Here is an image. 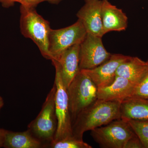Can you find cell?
Segmentation results:
<instances>
[{
    "label": "cell",
    "instance_id": "2",
    "mask_svg": "<svg viewBox=\"0 0 148 148\" xmlns=\"http://www.w3.org/2000/svg\"><path fill=\"white\" fill-rule=\"evenodd\" d=\"M19 29L25 38L34 42L44 58L51 61L49 50V35L51 28L49 21L37 12L36 8L20 5Z\"/></svg>",
    "mask_w": 148,
    "mask_h": 148
},
{
    "label": "cell",
    "instance_id": "6",
    "mask_svg": "<svg viewBox=\"0 0 148 148\" xmlns=\"http://www.w3.org/2000/svg\"><path fill=\"white\" fill-rule=\"evenodd\" d=\"M53 65L55 69L54 84L56 87L55 107L57 127L52 141H58L73 136L72 121L67 87L61 78L58 66L55 64Z\"/></svg>",
    "mask_w": 148,
    "mask_h": 148
},
{
    "label": "cell",
    "instance_id": "7",
    "mask_svg": "<svg viewBox=\"0 0 148 148\" xmlns=\"http://www.w3.org/2000/svg\"><path fill=\"white\" fill-rule=\"evenodd\" d=\"M87 34L82 22L77 21L71 26L58 29L51 30L49 50L52 59H55L68 48L81 44Z\"/></svg>",
    "mask_w": 148,
    "mask_h": 148
},
{
    "label": "cell",
    "instance_id": "11",
    "mask_svg": "<svg viewBox=\"0 0 148 148\" xmlns=\"http://www.w3.org/2000/svg\"><path fill=\"white\" fill-rule=\"evenodd\" d=\"M80 44L75 45L62 52L56 59L51 60L52 64L58 66L67 88L80 71Z\"/></svg>",
    "mask_w": 148,
    "mask_h": 148
},
{
    "label": "cell",
    "instance_id": "24",
    "mask_svg": "<svg viewBox=\"0 0 148 148\" xmlns=\"http://www.w3.org/2000/svg\"></svg>",
    "mask_w": 148,
    "mask_h": 148
},
{
    "label": "cell",
    "instance_id": "12",
    "mask_svg": "<svg viewBox=\"0 0 148 148\" xmlns=\"http://www.w3.org/2000/svg\"><path fill=\"white\" fill-rule=\"evenodd\" d=\"M137 85L129 80L119 76L111 84L98 88L97 100L122 102L133 95Z\"/></svg>",
    "mask_w": 148,
    "mask_h": 148
},
{
    "label": "cell",
    "instance_id": "4",
    "mask_svg": "<svg viewBox=\"0 0 148 148\" xmlns=\"http://www.w3.org/2000/svg\"><path fill=\"white\" fill-rule=\"evenodd\" d=\"M56 92V87L54 83L43 104L40 112L28 125V130L35 137L44 143L47 147L53 140L57 129Z\"/></svg>",
    "mask_w": 148,
    "mask_h": 148
},
{
    "label": "cell",
    "instance_id": "5",
    "mask_svg": "<svg viewBox=\"0 0 148 148\" xmlns=\"http://www.w3.org/2000/svg\"><path fill=\"white\" fill-rule=\"evenodd\" d=\"M90 135L101 148H124L135 133L128 122L120 119L92 130Z\"/></svg>",
    "mask_w": 148,
    "mask_h": 148
},
{
    "label": "cell",
    "instance_id": "15",
    "mask_svg": "<svg viewBox=\"0 0 148 148\" xmlns=\"http://www.w3.org/2000/svg\"><path fill=\"white\" fill-rule=\"evenodd\" d=\"M147 68V61L136 56H128L119 66L116 76L126 79L137 85L143 78Z\"/></svg>",
    "mask_w": 148,
    "mask_h": 148
},
{
    "label": "cell",
    "instance_id": "18",
    "mask_svg": "<svg viewBox=\"0 0 148 148\" xmlns=\"http://www.w3.org/2000/svg\"><path fill=\"white\" fill-rule=\"evenodd\" d=\"M51 148H92L83 140H78L73 136L58 141H51L48 146Z\"/></svg>",
    "mask_w": 148,
    "mask_h": 148
},
{
    "label": "cell",
    "instance_id": "10",
    "mask_svg": "<svg viewBox=\"0 0 148 148\" xmlns=\"http://www.w3.org/2000/svg\"><path fill=\"white\" fill-rule=\"evenodd\" d=\"M77 13L88 33L103 37L102 8L103 0H85Z\"/></svg>",
    "mask_w": 148,
    "mask_h": 148
},
{
    "label": "cell",
    "instance_id": "16",
    "mask_svg": "<svg viewBox=\"0 0 148 148\" xmlns=\"http://www.w3.org/2000/svg\"><path fill=\"white\" fill-rule=\"evenodd\" d=\"M3 147L5 148H47L46 145L35 137L27 129L23 132L7 130Z\"/></svg>",
    "mask_w": 148,
    "mask_h": 148
},
{
    "label": "cell",
    "instance_id": "3",
    "mask_svg": "<svg viewBox=\"0 0 148 148\" xmlns=\"http://www.w3.org/2000/svg\"><path fill=\"white\" fill-rule=\"evenodd\" d=\"M69 108L72 121L84 109L95 103L98 88L82 70H80L67 88Z\"/></svg>",
    "mask_w": 148,
    "mask_h": 148
},
{
    "label": "cell",
    "instance_id": "22",
    "mask_svg": "<svg viewBox=\"0 0 148 148\" xmlns=\"http://www.w3.org/2000/svg\"><path fill=\"white\" fill-rule=\"evenodd\" d=\"M7 130L2 128H0V148L3 147L6 134Z\"/></svg>",
    "mask_w": 148,
    "mask_h": 148
},
{
    "label": "cell",
    "instance_id": "14",
    "mask_svg": "<svg viewBox=\"0 0 148 148\" xmlns=\"http://www.w3.org/2000/svg\"><path fill=\"white\" fill-rule=\"evenodd\" d=\"M121 119L130 120H148V98L131 96L120 105Z\"/></svg>",
    "mask_w": 148,
    "mask_h": 148
},
{
    "label": "cell",
    "instance_id": "9",
    "mask_svg": "<svg viewBox=\"0 0 148 148\" xmlns=\"http://www.w3.org/2000/svg\"><path fill=\"white\" fill-rule=\"evenodd\" d=\"M128 57L121 54H112L107 61L98 67L82 70L89 77L98 88L106 87L113 82L119 66Z\"/></svg>",
    "mask_w": 148,
    "mask_h": 148
},
{
    "label": "cell",
    "instance_id": "17",
    "mask_svg": "<svg viewBox=\"0 0 148 148\" xmlns=\"http://www.w3.org/2000/svg\"><path fill=\"white\" fill-rule=\"evenodd\" d=\"M142 142L144 148H148V120L127 121Z\"/></svg>",
    "mask_w": 148,
    "mask_h": 148
},
{
    "label": "cell",
    "instance_id": "8",
    "mask_svg": "<svg viewBox=\"0 0 148 148\" xmlns=\"http://www.w3.org/2000/svg\"><path fill=\"white\" fill-rule=\"evenodd\" d=\"M102 38L87 33L85 38L80 44V70L94 69L110 57L112 54L105 48Z\"/></svg>",
    "mask_w": 148,
    "mask_h": 148
},
{
    "label": "cell",
    "instance_id": "1",
    "mask_svg": "<svg viewBox=\"0 0 148 148\" xmlns=\"http://www.w3.org/2000/svg\"><path fill=\"white\" fill-rule=\"evenodd\" d=\"M121 103L119 101L97 100L84 109L72 123L73 136L83 140L85 132L121 119Z\"/></svg>",
    "mask_w": 148,
    "mask_h": 148
},
{
    "label": "cell",
    "instance_id": "23",
    "mask_svg": "<svg viewBox=\"0 0 148 148\" xmlns=\"http://www.w3.org/2000/svg\"><path fill=\"white\" fill-rule=\"evenodd\" d=\"M4 105V102L3 99L1 96H0V111Z\"/></svg>",
    "mask_w": 148,
    "mask_h": 148
},
{
    "label": "cell",
    "instance_id": "19",
    "mask_svg": "<svg viewBox=\"0 0 148 148\" xmlns=\"http://www.w3.org/2000/svg\"><path fill=\"white\" fill-rule=\"evenodd\" d=\"M63 0H0V4L4 8H8L13 7L15 3H19L21 5L36 8L40 3L47 2L53 5H58Z\"/></svg>",
    "mask_w": 148,
    "mask_h": 148
},
{
    "label": "cell",
    "instance_id": "13",
    "mask_svg": "<svg viewBox=\"0 0 148 148\" xmlns=\"http://www.w3.org/2000/svg\"><path fill=\"white\" fill-rule=\"evenodd\" d=\"M102 19L103 36L113 31H125L127 27L128 18L126 14L108 0H103Z\"/></svg>",
    "mask_w": 148,
    "mask_h": 148
},
{
    "label": "cell",
    "instance_id": "20",
    "mask_svg": "<svg viewBox=\"0 0 148 148\" xmlns=\"http://www.w3.org/2000/svg\"><path fill=\"white\" fill-rule=\"evenodd\" d=\"M145 73L140 82L137 86L132 96L148 98V58Z\"/></svg>",
    "mask_w": 148,
    "mask_h": 148
},
{
    "label": "cell",
    "instance_id": "21",
    "mask_svg": "<svg viewBox=\"0 0 148 148\" xmlns=\"http://www.w3.org/2000/svg\"><path fill=\"white\" fill-rule=\"evenodd\" d=\"M124 148H144V147L138 136L135 134L127 141Z\"/></svg>",
    "mask_w": 148,
    "mask_h": 148
}]
</instances>
